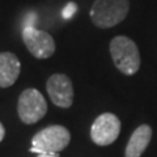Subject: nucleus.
Listing matches in <instances>:
<instances>
[{
	"instance_id": "6",
	"label": "nucleus",
	"mask_w": 157,
	"mask_h": 157,
	"mask_svg": "<svg viewBox=\"0 0 157 157\" xmlns=\"http://www.w3.org/2000/svg\"><path fill=\"white\" fill-rule=\"evenodd\" d=\"M22 41L28 51L37 59H47L55 52V41L45 30L34 26H25L22 30Z\"/></svg>"
},
{
	"instance_id": "1",
	"label": "nucleus",
	"mask_w": 157,
	"mask_h": 157,
	"mask_svg": "<svg viewBox=\"0 0 157 157\" xmlns=\"http://www.w3.org/2000/svg\"><path fill=\"white\" fill-rule=\"evenodd\" d=\"M130 11V0H94L89 16L98 29H110L121 24Z\"/></svg>"
},
{
	"instance_id": "3",
	"label": "nucleus",
	"mask_w": 157,
	"mask_h": 157,
	"mask_svg": "<svg viewBox=\"0 0 157 157\" xmlns=\"http://www.w3.org/2000/svg\"><path fill=\"white\" fill-rule=\"evenodd\" d=\"M71 134L66 127L54 124L41 130L33 136L30 152L37 155L58 153L70 144Z\"/></svg>"
},
{
	"instance_id": "4",
	"label": "nucleus",
	"mask_w": 157,
	"mask_h": 157,
	"mask_svg": "<svg viewBox=\"0 0 157 157\" xmlns=\"http://www.w3.org/2000/svg\"><path fill=\"white\" fill-rule=\"evenodd\" d=\"M17 113L20 119L25 124H34L46 115L47 102L41 92L34 88H29L20 94Z\"/></svg>"
},
{
	"instance_id": "9",
	"label": "nucleus",
	"mask_w": 157,
	"mask_h": 157,
	"mask_svg": "<svg viewBox=\"0 0 157 157\" xmlns=\"http://www.w3.org/2000/svg\"><path fill=\"white\" fill-rule=\"evenodd\" d=\"M152 139V128L148 124H141L132 132L126 147L124 157H140L147 149Z\"/></svg>"
},
{
	"instance_id": "11",
	"label": "nucleus",
	"mask_w": 157,
	"mask_h": 157,
	"mask_svg": "<svg viewBox=\"0 0 157 157\" xmlns=\"http://www.w3.org/2000/svg\"><path fill=\"white\" fill-rule=\"evenodd\" d=\"M37 157H59L56 153H42V155H38Z\"/></svg>"
},
{
	"instance_id": "5",
	"label": "nucleus",
	"mask_w": 157,
	"mask_h": 157,
	"mask_svg": "<svg viewBox=\"0 0 157 157\" xmlns=\"http://www.w3.org/2000/svg\"><path fill=\"white\" fill-rule=\"evenodd\" d=\"M121 132V121L113 113H104L98 115L90 127V139L93 143L106 147L118 139Z\"/></svg>"
},
{
	"instance_id": "8",
	"label": "nucleus",
	"mask_w": 157,
	"mask_h": 157,
	"mask_svg": "<svg viewBox=\"0 0 157 157\" xmlns=\"http://www.w3.org/2000/svg\"><path fill=\"white\" fill-rule=\"evenodd\" d=\"M21 63L13 52H0V88L12 86L20 76Z\"/></svg>"
},
{
	"instance_id": "7",
	"label": "nucleus",
	"mask_w": 157,
	"mask_h": 157,
	"mask_svg": "<svg viewBox=\"0 0 157 157\" xmlns=\"http://www.w3.org/2000/svg\"><path fill=\"white\" fill-rule=\"evenodd\" d=\"M46 89L52 104L62 109H68L73 102V85L64 73H54L48 77Z\"/></svg>"
},
{
	"instance_id": "10",
	"label": "nucleus",
	"mask_w": 157,
	"mask_h": 157,
	"mask_svg": "<svg viewBox=\"0 0 157 157\" xmlns=\"http://www.w3.org/2000/svg\"><path fill=\"white\" fill-rule=\"evenodd\" d=\"M4 136H6V128H4V126L2 124V122H0V141L4 139Z\"/></svg>"
},
{
	"instance_id": "2",
	"label": "nucleus",
	"mask_w": 157,
	"mask_h": 157,
	"mask_svg": "<svg viewBox=\"0 0 157 157\" xmlns=\"http://www.w3.org/2000/svg\"><path fill=\"white\" fill-rule=\"evenodd\" d=\"M110 55L118 71L132 76L140 68V52L135 41L126 36H117L110 41Z\"/></svg>"
}]
</instances>
